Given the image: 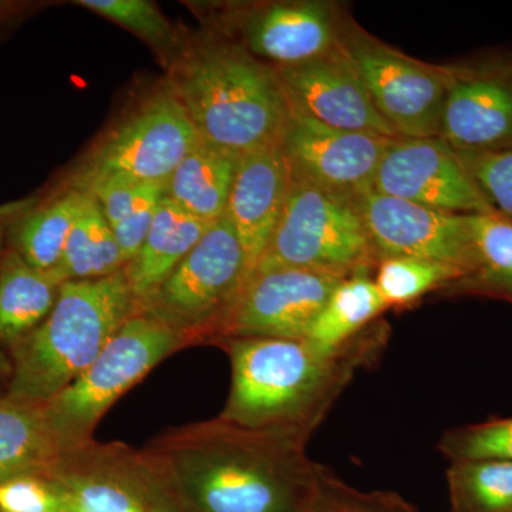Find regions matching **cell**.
<instances>
[{"mask_svg":"<svg viewBox=\"0 0 512 512\" xmlns=\"http://www.w3.org/2000/svg\"><path fill=\"white\" fill-rule=\"evenodd\" d=\"M311 430L221 420L165 430L143 447L188 512H311L322 488Z\"/></svg>","mask_w":512,"mask_h":512,"instance_id":"obj_1","label":"cell"},{"mask_svg":"<svg viewBox=\"0 0 512 512\" xmlns=\"http://www.w3.org/2000/svg\"><path fill=\"white\" fill-rule=\"evenodd\" d=\"M345 512H353V511H345Z\"/></svg>","mask_w":512,"mask_h":512,"instance_id":"obj_35","label":"cell"},{"mask_svg":"<svg viewBox=\"0 0 512 512\" xmlns=\"http://www.w3.org/2000/svg\"><path fill=\"white\" fill-rule=\"evenodd\" d=\"M372 190L453 214L495 212L457 151L440 137L393 138L377 165Z\"/></svg>","mask_w":512,"mask_h":512,"instance_id":"obj_12","label":"cell"},{"mask_svg":"<svg viewBox=\"0 0 512 512\" xmlns=\"http://www.w3.org/2000/svg\"><path fill=\"white\" fill-rule=\"evenodd\" d=\"M59 289L12 248L0 256V345L15 348L35 332L55 308Z\"/></svg>","mask_w":512,"mask_h":512,"instance_id":"obj_21","label":"cell"},{"mask_svg":"<svg viewBox=\"0 0 512 512\" xmlns=\"http://www.w3.org/2000/svg\"><path fill=\"white\" fill-rule=\"evenodd\" d=\"M473 271L450 291L495 296L512 302V218L501 212L467 214Z\"/></svg>","mask_w":512,"mask_h":512,"instance_id":"obj_26","label":"cell"},{"mask_svg":"<svg viewBox=\"0 0 512 512\" xmlns=\"http://www.w3.org/2000/svg\"><path fill=\"white\" fill-rule=\"evenodd\" d=\"M376 261L356 197L291 171L284 210L256 271L293 268L349 278Z\"/></svg>","mask_w":512,"mask_h":512,"instance_id":"obj_5","label":"cell"},{"mask_svg":"<svg viewBox=\"0 0 512 512\" xmlns=\"http://www.w3.org/2000/svg\"><path fill=\"white\" fill-rule=\"evenodd\" d=\"M386 308L369 272L349 276L336 286L305 340L320 353L333 355L355 342Z\"/></svg>","mask_w":512,"mask_h":512,"instance_id":"obj_24","label":"cell"},{"mask_svg":"<svg viewBox=\"0 0 512 512\" xmlns=\"http://www.w3.org/2000/svg\"><path fill=\"white\" fill-rule=\"evenodd\" d=\"M464 272L456 266L419 258H384L377 262L375 284L387 308L410 305L434 289L450 288Z\"/></svg>","mask_w":512,"mask_h":512,"instance_id":"obj_29","label":"cell"},{"mask_svg":"<svg viewBox=\"0 0 512 512\" xmlns=\"http://www.w3.org/2000/svg\"><path fill=\"white\" fill-rule=\"evenodd\" d=\"M10 373H12V359L6 355L5 350L0 346V379L10 377Z\"/></svg>","mask_w":512,"mask_h":512,"instance_id":"obj_34","label":"cell"},{"mask_svg":"<svg viewBox=\"0 0 512 512\" xmlns=\"http://www.w3.org/2000/svg\"><path fill=\"white\" fill-rule=\"evenodd\" d=\"M342 276L293 268L258 269L222 320L214 342L232 338L305 340Z\"/></svg>","mask_w":512,"mask_h":512,"instance_id":"obj_11","label":"cell"},{"mask_svg":"<svg viewBox=\"0 0 512 512\" xmlns=\"http://www.w3.org/2000/svg\"><path fill=\"white\" fill-rule=\"evenodd\" d=\"M340 39L377 111L400 136L440 137L448 67L414 60L353 26Z\"/></svg>","mask_w":512,"mask_h":512,"instance_id":"obj_10","label":"cell"},{"mask_svg":"<svg viewBox=\"0 0 512 512\" xmlns=\"http://www.w3.org/2000/svg\"><path fill=\"white\" fill-rule=\"evenodd\" d=\"M0 512H64V507L46 477L22 476L0 484Z\"/></svg>","mask_w":512,"mask_h":512,"instance_id":"obj_33","label":"cell"},{"mask_svg":"<svg viewBox=\"0 0 512 512\" xmlns=\"http://www.w3.org/2000/svg\"><path fill=\"white\" fill-rule=\"evenodd\" d=\"M89 200L87 192L73 187L30 211L10 232V248L33 268L50 274L59 264L74 222Z\"/></svg>","mask_w":512,"mask_h":512,"instance_id":"obj_25","label":"cell"},{"mask_svg":"<svg viewBox=\"0 0 512 512\" xmlns=\"http://www.w3.org/2000/svg\"><path fill=\"white\" fill-rule=\"evenodd\" d=\"M457 154L491 207L512 218V148Z\"/></svg>","mask_w":512,"mask_h":512,"instance_id":"obj_32","label":"cell"},{"mask_svg":"<svg viewBox=\"0 0 512 512\" xmlns=\"http://www.w3.org/2000/svg\"><path fill=\"white\" fill-rule=\"evenodd\" d=\"M238 157L200 140L167 181V197L185 212L208 222L225 215Z\"/></svg>","mask_w":512,"mask_h":512,"instance_id":"obj_22","label":"cell"},{"mask_svg":"<svg viewBox=\"0 0 512 512\" xmlns=\"http://www.w3.org/2000/svg\"><path fill=\"white\" fill-rule=\"evenodd\" d=\"M392 140L326 126L289 104L281 147L293 173L356 197L372 190L377 165Z\"/></svg>","mask_w":512,"mask_h":512,"instance_id":"obj_16","label":"cell"},{"mask_svg":"<svg viewBox=\"0 0 512 512\" xmlns=\"http://www.w3.org/2000/svg\"><path fill=\"white\" fill-rule=\"evenodd\" d=\"M80 6L123 26L161 53L177 45L173 26L160 9L146 0H80Z\"/></svg>","mask_w":512,"mask_h":512,"instance_id":"obj_30","label":"cell"},{"mask_svg":"<svg viewBox=\"0 0 512 512\" xmlns=\"http://www.w3.org/2000/svg\"><path fill=\"white\" fill-rule=\"evenodd\" d=\"M211 224L192 217L165 195L140 251L124 266L137 311L153 298Z\"/></svg>","mask_w":512,"mask_h":512,"instance_id":"obj_19","label":"cell"},{"mask_svg":"<svg viewBox=\"0 0 512 512\" xmlns=\"http://www.w3.org/2000/svg\"><path fill=\"white\" fill-rule=\"evenodd\" d=\"M247 282L244 249L225 212L137 312L177 330L190 345L212 340Z\"/></svg>","mask_w":512,"mask_h":512,"instance_id":"obj_7","label":"cell"},{"mask_svg":"<svg viewBox=\"0 0 512 512\" xmlns=\"http://www.w3.org/2000/svg\"><path fill=\"white\" fill-rule=\"evenodd\" d=\"M188 345L185 336L153 316L131 315L92 365L43 406L62 450L93 440L110 407L164 359Z\"/></svg>","mask_w":512,"mask_h":512,"instance_id":"obj_6","label":"cell"},{"mask_svg":"<svg viewBox=\"0 0 512 512\" xmlns=\"http://www.w3.org/2000/svg\"><path fill=\"white\" fill-rule=\"evenodd\" d=\"M289 181L291 168L281 144L239 157L227 215L244 249L248 281L281 218Z\"/></svg>","mask_w":512,"mask_h":512,"instance_id":"obj_17","label":"cell"},{"mask_svg":"<svg viewBox=\"0 0 512 512\" xmlns=\"http://www.w3.org/2000/svg\"><path fill=\"white\" fill-rule=\"evenodd\" d=\"M200 140L187 110L167 87L101 138L77 171L74 183L100 175L167 183Z\"/></svg>","mask_w":512,"mask_h":512,"instance_id":"obj_9","label":"cell"},{"mask_svg":"<svg viewBox=\"0 0 512 512\" xmlns=\"http://www.w3.org/2000/svg\"><path fill=\"white\" fill-rule=\"evenodd\" d=\"M356 201L377 262L419 258L456 266L464 278L473 271L467 214L433 210L373 190L359 192Z\"/></svg>","mask_w":512,"mask_h":512,"instance_id":"obj_13","label":"cell"},{"mask_svg":"<svg viewBox=\"0 0 512 512\" xmlns=\"http://www.w3.org/2000/svg\"><path fill=\"white\" fill-rule=\"evenodd\" d=\"M92 195L119 244L124 265L140 251L161 201L167 195V183L140 181L123 175H100L76 181Z\"/></svg>","mask_w":512,"mask_h":512,"instance_id":"obj_20","label":"cell"},{"mask_svg":"<svg viewBox=\"0 0 512 512\" xmlns=\"http://www.w3.org/2000/svg\"><path fill=\"white\" fill-rule=\"evenodd\" d=\"M274 70L289 104L320 123L355 133L402 137L377 111L342 39L326 55Z\"/></svg>","mask_w":512,"mask_h":512,"instance_id":"obj_15","label":"cell"},{"mask_svg":"<svg viewBox=\"0 0 512 512\" xmlns=\"http://www.w3.org/2000/svg\"><path fill=\"white\" fill-rule=\"evenodd\" d=\"M124 266L109 222L90 195L82 214L74 222L59 264L49 275L62 285L69 281L106 278L123 271Z\"/></svg>","mask_w":512,"mask_h":512,"instance_id":"obj_27","label":"cell"},{"mask_svg":"<svg viewBox=\"0 0 512 512\" xmlns=\"http://www.w3.org/2000/svg\"><path fill=\"white\" fill-rule=\"evenodd\" d=\"M170 89L211 146L239 158L281 144L288 99L274 67L245 47H202L180 64Z\"/></svg>","mask_w":512,"mask_h":512,"instance_id":"obj_3","label":"cell"},{"mask_svg":"<svg viewBox=\"0 0 512 512\" xmlns=\"http://www.w3.org/2000/svg\"><path fill=\"white\" fill-rule=\"evenodd\" d=\"M43 406L0 397V484L22 476H45L62 454Z\"/></svg>","mask_w":512,"mask_h":512,"instance_id":"obj_23","label":"cell"},{"mask_svg":"<svg viewBox=\"0 0 512 512\" xmlns=\"http://www.w3.org/2000/svg\"><path fill=\"white\" fill-rule=\"evenodd\" d=\"M440 138L458 153L512 148V60L448 67Z\"/></svg>","mask_w":512,"mask_h":512,"instance_id":"obj_14","label":"cell"},{"mask_svg":"<svg viewBox=\"0 0 512 512\" xmlns=\"http://www.w3.org/2000/svg\"><path fill=\"white\" fill-rule=\"evenodd\" d=\"M242 36L252 56L275 67L295 66L339 46L342 26L328 3H272L245 19Z\"/></svg>","mask_w":512,"mask_h":512,"instance_id":"obj_18","label":"cell"},{"mask_svg":"<svg viewBox=\"0 0 512 512\" xmlns=\"http://www.w3.org/2000/svg\"><path fill=\"white\" fill-rule=\"evenodd\" d=\"M136 312L124 269L106 278L64 282L45 322L10 349L6 399L45 406L92 365Z\"/></svg>","mask_w":512,"mask_h":512,"instance_id":"obj_4","label":"cell"},{"mask_svg":"<svg viewBox=\"0 0 512 512\" xmlns=\"http://www.w3.org/2000/svg\"><path fill=\"white\" fill-rule=\"evenodd\" d=\"M43 477L64 512H188L143 448L123 443L67 448Z\"/></svg>","mask_w":512,"mask_h":512,"instance_id":"obj_8","label":"cell"},{"mask_svg":"<svg viewBox=\"0 0 512 512\" xmlns=\"http://www.w3.org/2000/svg\"><path fill=\"white\" fill-rule=\"evenodd\" d=\"M440 448L451 463L466 460L512 463V417L448 431L441 440Z\"/></svg>","mask_w":512,"mask_h":512,"instance_id":"obj_31","label":"cell"},{"mask_svg":"<svg viewBox=\"0 0 512 512\" xmlns=\"http://www.w3.org/2000/svg\"><path fill=\"white\" fill-rule=\"evenodd\" d=\"M451 512H512V463L453 461L447 470Z\"/></svg>","mask_w":512,"mask_h":512,"instance_id":"obj_28","label":"cell"},{"mask_svg":"<svg viewBox=\"0 0 512 512\" xmlns=\"http://www.w3.org/2000/svg\"><path fill=\"white\" fill-rule=\"evenodd\" d=\"M220 345L232 380L221 420L248 429L315 430L370 348L325 355L306 340L232 338Z\"/></svg>","mask_w":512,"mask_h":512,"instance_id":"obj_2","label":"cell"}]
</instances>
